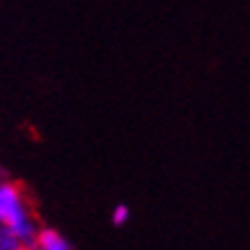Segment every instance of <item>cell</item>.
<instances>
[{"label": "cell", "mask_w": 250, "mask_h": 250, "mask_svg": "<svg viewBox=\"0 0 250 250\" xmlns=\"http://www.w3.org/2000/svg\"><path fill=\"white\" fill-rule=\"evenodd\" d=\"M0 225H7L19 236L21 246H25V248L35 246L37 225L28 211V205L23 200L21 190L9 182L0 184Z\"/></svg>", "instance_id": "cell-1"}, {"label": "cell", "mask_w": 250, "mask_h": 250, "mask_svg": "<svg viewBox=\"0 0 250 250\" xmlns=\"http://www.w3.org/2000/svg\"><path fill=\"white\" fill-rule=\"evenodd\" d=\"M32 248L37 250H71V243L55 229H37V236H35V246Z\"/></svg>", "instance_id": "cell-2"}, {"label": "cell", "mask_w": 250, "mask_h": 250, "mask_svg": "<svg viewBox=\"0 0 250 250\" xmlns=\"http://www.w3.org/2000/svg\"><path fill=\"white\" fill-rule=\"evenodd\" d=\"M19 246H21L19 236L7 225H0V250H16Z\"/></svg>", "instance_id": "cell-3"}, {"label": "cell", "mask_w": 250, "mask_h": 250, "mask_svg": "<svg viewBox=\"0 0 250 250\" xmlns=\"http://www.w3.org/2000/svg\"><path fill=\"white\" fill-rule=\"evenodd\" d=\"M129 207H124V205H120V207H115V211H113V223L115 225H124L126 220H129Z\"/></svg>", "instance_id": "cell-4"}, {"label": "cell", "mask_w": 250, "mask_h": 250, "mask_svg": "<svg viewBox=\"0 0 250 250\" xmlns=\"http://www.w3.org/2000/svg\"><path fill=\"white\" fill-rule=\"evenodd\" d=\"M16 250H32V248H25V246H19V248Z\"/></svg>", "instance_id": "cell-5"}, {"label": "cell", "mask_w": 250, "mask_h": 250, "mask_svg": "<svg viewBox=\"0 0 250 250\" xmlns=\"http://www.w3.org/2000/svg\"><path fill=\"white\" fill-rule=\"evenodd\" d=\"M32 250H37V248H32Z\"/></svg>", "instance_id": "cell-6"}]
</instances>
